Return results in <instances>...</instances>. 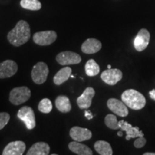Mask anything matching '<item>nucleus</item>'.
<instances>
[{"label": "nucleus", "instance_id": "obj_2", "mask_svg": "<svg viewBox=\"0 0 155 155\" xmlns=\"http://www.w3.org/2000/svg\"><path fill=\"white\" fill-rule=\"evenodd\" d=\"M121 100L128 107L133 110H140L146 105V98L134 89L126 90L121 95Z\"/></svg>", "mask_w": 155, "mask_h": 155}, {"label": "nucleus", "instance_id": "obj_23", "mask_svg": "<svg viewBox=\"0 0 155 155\" xmlns=\"http://www.w3.org/2000/svg\"><path fill=\"white\" fill-rule=\"evenodd\" d=\"M20 5L22 8L32 11L40 10L42 7L39 0H21Z\"/></svg>", "mask_w": 155, "mask_h": 155}, {"label": "nucleus", "instance_id": "obj_32", "mask_svg": "<svg viewBox=\"0 0 155 155\" xmlns=\"http://www.w3.org/2000/svg\"><path fill=\"white\" fill-rule=\"evenodd\" d=\"M111 65H108V69H111Z\"/></svg>", "mask_w": 155, "mask_h": 155}, {"label": "nucleus", "instance_id": "obj_18", "mask_svg": "<svg viewBox=\"0 0 155 155\" xmlns=\"http://www.w3.org/2000/svg\"><path fill=\"white\" fill-rule=\"evenodd\" d=\"M68 148L71 152L78 155H92L93 152L86 145L81 144L79 141H72L69 143Z\"/></svg>", "mask_w": 155, "mask_h": 155}, {"label": "nucleus", "instance_id": "obj_13", "mask_svg": "<svg viewBox=\"0 0 155 155\" xmlns=\"http://www.w3.org/2000/svg\"><path fill=\"white\" fill-rule=\"evenodd\" d=\"M26 150L25 143L22 141H15L9 143L4 149L3 155H22Z\"/></svg>", "mask_w": 155, "mask_h": 155}, {"label": "nucleus", "instance_id": "obj_9", "mask_svg": "<svg viewBox=\"0 0 155 155\" xmlns=\"http://www.w3.org/2000/svg\"><path fill=\"white\" fill-rule=\"evenodd\" d=\"M123 73L119 69H107L101 75V80L110 86H114L122 79Z\"/></svg>", "mask_w": 155, "mask_h": 155}, {"label": "nucleus", "instance_id": "obj_7", "mask_svg": "<svg viewBox=\"0 0 155 155\" xmlns=\"http://www.w3.org/2000/svg\"><path fill=\"white\" fill-rule=\"evenodd\" d=\"M56 61L61 65H76L81 62V57L74 52L64 51L56 56Z\"/></svg>", "mask_w": 155, "mask_h": 155}, {"label": "nucleus", "instance_id": "obj_3", "mask_svg": "<svg viewBox=\"0 0 155 155\" xmlns=\"http://www.w3.org/2000/svg\"><path fill=\"white\" fill-rule=\"evenodd\" d=\"M31 97V91L26 86L17 87L13 88L9 94V100L15 106L20 105L26 102Z\"/></svg>", "mask_w": 155, "mask_h": 155}, {"label": "nucleus", "instance_id": "obj_29", "mask_svg": "<svg viewBox=\"0 0 155 155\" xmlns=\"http://www.w3.org/2000/svg\"><path fill=\"white\" fill-rule=\"evenodd\" d=\"M149 94H150V98H152V99L155 100V90H154V89H153V90L150 91L149 92Z\"/></svg>", "mask_w": 155, "mask_h": 155}, {"label": "nucleus", "instance_id": "obj_24", "mask_svg": "<svg viewBox=\"0 0 155 155\" xmlns=\"http://www.w3.org/2000/svg\"><path fill=\"white\" fill-rule=\"evenodd\" d=\"M104 122L106 127L111 129L116 130V129H120V126L119 121H117V118L114 114H108L105 117Z\"/></svg>", "mask_w": 155, "mask_h": 155}, {"label": "nucleus", "instance_id": "obj_19", "mask_svg": "<svg viewBox=\"0 0 155 155\" xmlns=\"http://www.w3.org/2000/svg\"><path fill=\"white\" fill-rule=\"evenodd\" d=\"M71 73H72V69L70 67L63 68L54 76V83L57 85V86H60V85L63 84L64 82L68 80V78L71 75Z\"/></svg>", "mask_w": 155, "mask_h": 155}, {"label": "nucleus", "instance_id": "obj_12", "mask_svg": "<svg viewBox=\"0 0 155 155\" xmlns=\"http://www.w3.org/2000/svg\"><path fill=\"white\" fill-rule=\"evenodd\" d=\"M95 94V90L91 87H88L85 89L82 95L77 98V104L78 107L81 109H87L90 107Z\"/></svg>", "mask_w": 155, "mask_h": 155}, {"label": "nucleus", "instance_id": "obj_16", "mask_svg": "<svg viewBox=\"0 0 155 155\" xmlns=\"http://www.w3.org/2000/svg\"><path fill=\"white\" fill-rule=\"evenodd\" d=\"M102 44L95 38H88L82 44L81 50L85 54H94L101 49Z\"/></svg>", "mask_w": 155, "mask_h": 155}, {"label": "nucleus", "instance_id": "obj_28", "mask_svg": "<svg viewBox=\"0 0 155 155\" xmlns=\"http://www.w3.org/2000/svg\"><path fill=\"white\" fill-rule=\"evenodd\" d=\"M85 116H86V118L87 119L90 120V119H92L93 118H94V115H93L91 112L90 111H85Z\"/></svg>", "mask_w": 155, "mask_h": 155}, {"label": "nucleus", "instance_id": "obj_5", "mask_svg": "<svg viewBox=\"0 0 155 155\" xmlns=\"http://www.w3.org/2000/svg\"><path fill=\"white\" fill-rule=\"evenodd\" d=\"M17 117L24 122L28 129H32L35 127L36 120L32 108L30 106H23L17 112Z\"/></svg>", "mask_w": 155, "mask_h": 155}, {"label": "nucleus", "instance_id": "obj_31", "mask_svg": "<svg viewBox=\"0 0 155 155\" xmlns=\"http://www.w3.org/2000/svg\"><path fill=\"white\" fill-rule=\"evenodd\" d=\"M117 135L119 136V137H122V136H123V133H122V131H119V132L117 133Z\"/></svg>", "mask_w": 155, "mask_h": 155}, {"label": "nucleus", "instance_id": "obj_27", "mask_svg": "<svg viewBox=\"0 0 155 155\" xmlns=\"http://www.w3.org/2000/svg\"><path fill=\"white\" fill-rule=\"evenodd\" d=\"M146 142L147 140L144 137H139L134 141V145L136 148H141V147H143L146 144Z\"/></svg>", "mask_w": 155, "mask_h": 155}, {"label": "nucleus", "instance_id": "obj_26", "mask_svg": "<svg viewBox=\"0 0 155 155\" xmlns=\"http://www.w3.org/2000/svg\"><path fill=\"white\" fill-rule=\"evenodd\" d=\"M10 119V116L6 112H0V130L5 128Z\"/></svg>", "mask_w": 155, "mask_h": 155}, {"label": "nucleus", "instance_id": "obj_10", "mask_svg": "<svg viewBox=\"0 0 155 155\" xmlns=\"http://www.w3.org/2000/svg\"><path fill=\"white\" fill-rule=\"evenodd\" d=\"M107 106L112 112L121 117H125L129 114L127 106L122 101H119L116 98L108 99Z\"/></svg>", "mask_w": 155, "mask_h": 155}, {"label": "nucleus", "instance_id": "obj_20", "mask_svg": "<svg viewBox=\"0 0 155 155\" xmlns=\"http://www.w3.org/2000/svg\"><path fill=\"white\" fill-rule=\"evenodd\" d=\"M55 106L62 113H68L72 108L69 98L65 96H59L56 98Z\"/></svg>", "mask_w": 155, "mask_h": 155}, {"label": "nucleus", "instance_id": "obj_30", "mask_svg": "<svg viewBox=\"0 0 155 155\" xmlns=\"http://www.w3.org/2000/svg\"><path fill=\"white\" fill-rule=\"evenodd\" d=\"M144 155H155V152H146Z\"/></svg>", "mask_w": 155, "mask_h": 155}, {"label": "nucleus", "instance_id": "obj_4", "mask_svg": "<svg viewBox=\"0 0 155 155\" xmlns=\"http://www.w3.org/2000/svg\"><path fill=\"white\" fill-rule=\"evenodd\" d=\"M49 74V68L48 65L43 62H39L34 65L31 72L32 81L36 84H42L45 82Z\"/></svg>", "mask_w": 155, "mask_h": 155}, {"label": "nucleus", "instance_id": "obj_33", "mask_svg": "<svg viewBox=\"0 0 155 155\" xmlns=\"http://www.w3.org/2000/svg\"><path fill=\"white\" fill-rule=\"evenodd\" d=\"M71 78H75V76H74V75H71Z\"/></svg>", "mask_w": 155, "mask_h": 155}, {"label": "nucleus", "instance_id": "obj_15", "mask_svg": "<svg viewBox=\"0 0 155 155\" xmlns=\"http://www.w3.org/2000/svg\"><path fill=\"white\" fill-rule=\"evenodd\" d=\"M119 123L121 131H126L127 133V136H126L127 140H129L133 138H137L139 137H144V133L139 130V127H134L130 124L128 123L127 121H124V120H121L119 121Z\"/></svg>", "mask_w": 155, "mask_h": 155}, {"label": "nucleus", "instance_id": "obj_8", "mask_svg": "<svg viewBox=\"0 0 155 155\" xmlns=\"http://www.w3.org/2000/svg\"><path fill=\"white\" fill-rule=\"evenodd\" d=\"M150 40V32L147 29H141L134 40V46L136 50L141 52L146 49Z\"/></svg>", "mask_w": 155, "mask_h": 155}, {"label": "nucleus", "instance_id": "obj_17", "mask_svg": "<svg viewBox=\"0 0 155 155\" xmlns=\"http://www.w3.org/2000/svg\"><path fill=\"white\" fill-rule=\"evenodd\" d=\"M50 146L45 142H37L30 147L28 155H48L50 154Z\"/></svg>", "mask_w": 155, "mask_h": 155}, {"label": "nucleus", "instance_id": "obj_22", "mask_svg": "<svg viewBox=\"0 0 155 155\" xmlns=\"http://www.w3.org/2000/svg\"><path fill=\"white\" fill-rule=\"evenodd\" d=\"M85 71L88 76H96L100 72V67L94 59H91L86 63Z\"/></svg>", "mask_w": 155, "mask_h": 155}, {"label": "nucleus", "instance_id": "obj_6", "mask_svg": "<svg viewBox=\"0 0 155 155\" xmlns=\"http://www.w3.org/2000/svg\"><path fill=\"white\" fill-rule=\"evenodd\" d=\"M57 39V33L55 31L48 30L38 32L34 34L33 41L38 45L46 46L53 43Z\"/></svg>", "mask_w": 155, "mask_h": 155}, {"label": "nucleus", "instance_id": "obj_11", "mask_svg": "<svg viewBox=\"0 0 155 155\" xmlns=\"http://www.w3.org/2000/svg\"><path fill=\"white\" fill-rule=\"evenodd\" d=\"M18 66L15 61L7 60L0 63V78H10L16 74Z\"/></svg>", "mask_w": 155, "mask_h": 155}, {"label": "nucleus", "instance_id": "obj_14", "mask_svg": "<svg viewBox=\"0 0 155 155\" xmlns=\"http://www.w3.org/2000/svg\"><path fill=\"white\" fill-rule=\"evenodd\" d=\"M70 136L74 141L81 142L91 139L92 132L86 128L74 127L70 130Z\"/></svg>", "mask_w": 155, "mask_h": 155}, {"label": "nucleus", "instance_id": "obj_25", "mask_svg": "<svg viewBox=\"0 0 155 155\" xmlns=\"http://www.w3.org/2000/svg\"><path fill=\"white\" fill-rule=\"evenodd\" d=\"M53 109L51 101L48 98H43L40 101L38 105V110L44 114H48Z\"/></svg>", "mask_w": 155, "mask_h": 155}, {"label": "nucleus", "instance_id": "obj_21", "mask_svg": "<svg viewBox=\"0 0 155 155\" xmlns=\"http://www.w3.org/2000/svg\"><path fill=\"white\" fill-rule=\"evenodd\" d=\"M95 150L101 155H112L113 150L111 145L107 141H97L94 144Z\"/></svg>", "mask_w": 155, "mask_h": 155}, {"label": "nucleus", "instance_id": "obj_1", "mask_svg": "<svg viewBox=\"0 0 155 155\" xmlns=\"http://www.w3.org/2000/svg\"><path fill=\"white\" fill-rule=\"evenodd\" d=\"M31 36L30 25L24 20H20L15 27L9 32L7 40L12 45L19 47L30 40Z\"/></svg>", "mask_w": 155, "mask_h": 155}]
</instances>
